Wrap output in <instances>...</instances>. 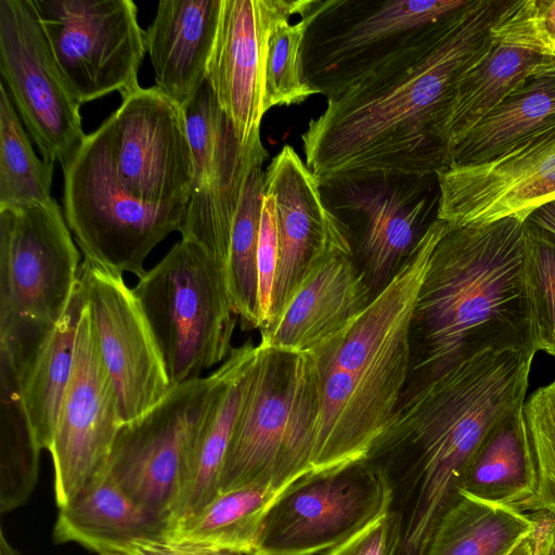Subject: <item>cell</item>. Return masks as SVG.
<instances>
[{
	"label": "cell",
	"mask_w": 555,
	"mask_h": 555,
	"mask_svg": "<svg viewBox=\"0 0 555 555\" xmlns=\"http://www.w3.org/2000/svg\"><path fill=\"white\" fill-rule=\"evenodd\" d=\"M512 1L467 0L327 96L301 134L305 163L320 185L446 168L443 128L456 85L488 53Z\"/></svg>",
	"instance_id": "obj_1"
},
{
	"label": "cell",
	"mask_w": 555,
	"mask_h": 555,
	"mask_svg": "<svg viewBox=\"0 0 555 555\" xmlns=\"http://www.w3.org/2000/svg\"><path fill=\"white\" fill-rule=\"evenodd\" d=\"M413 334L416 382L486 351L537 352L525 221L506 217L463 227L442 221Z\"/></svg>",
	"instance_id": "obj_2"
},
{
	"label": "cell",
	"mask_w": 555,
	"mask_h": 555,
	"mask_svg": "<svg viewBox=\"0 0 555 555\" xmlns=\"http://www.w3.org/2000/svg\"><path fill=\"white\" fill-rule=\"evenodd\" d=\"M441 223H430L357 317L309 352L320 396L311 470L366 457L392 417L412 370V323Z\"/></svg>",
	"instance_id": "obj_3"
},
{
	"label": "cell",
	"mask_w": 555,
	"mask_h": 555,
	"mask_svg": "<svg viewBox=\"0 0 555 555\" xmlns=\"http://www.w3.org/2000/svg\"><path fill=\"white\" fill-rule=\"evenodd\" d=\"M533 357L486 351L416 382L366 456L406 499L448 502L488 433L524 405Z\"/></svg>",
	"instance_id": "obj_4"
},
{
	"label": "cell",
	"mask_w": 555,
	"mask_h": 555,
	"mask_svg": "<svg viewBox=\"0 0 555 555\" xmlns=\"http://www.w3.org/2000/svg\"><path fill=\"white\" fill-rule=\"evenodd\" d=\"M319 409L312 356L258 344L250 387L227 451L219 492L249 485L282 492L311 472Z\"/></svg>",
	"instance_id": "obj_5"
},
{
	"label": "cell",
	"mask_w": 555,
	"mask_h": 555,
	"mask_svg": "<svg viewBox=\"0 0 555 555\" xmlns=\"http://www.w3.org/2000/svg\"><path fill=\"white\" fill-rule=\"evenodd\" d=\"M132 289L172 387L201 378L229 357L237 317L227 269L198 245L181 238Z\"/></svg>",
	"instance_id": "obj_6"
},
{
	"label": "cell",
	"mask_w": 555,
	"mask_h": 555,
	"mask_svg": "<svg viewBox=\"0 0 555 555\" xmlns=\"http://www.w3.org/2000/svg\"><path fill=\"white\" fill-rule=\"evenodd\" d=\"M467 0H315L302 47L307 81L336 93Z\"/></svg>",
	"instance_id": "obj_7"
},
{
	"label": "cell",
	"mask_w": 555,
	"mask_h": 555,
	"mask_svg": "<svg viewBox=\"0 0 555 555\" xmlns=\"http://www.w3.org/2000/svg\"><path fill=\"white\" fill-rule=\"evenodd\" d=\"M62 168L64 215L85 259L141 278L151 250L169 233L180 231L186 208L156 207L128 195L90 134Z\"/></svg>",
	"instance_id": "obj_8"
},
{
	"label": "cell",
	"mask_w": 555,
	"mask_h": 555,
	"mask_svg": "<svg viewBox=\"0 0 555 555\" xmlns=\"http://www.w3.org/2000/svg\"><path fill=\"white\" fill-rule=\"evenodd\" d=\"M90 135L128 195L156 207L186 208L194 170L184 113L156 86L122 95Z\"/></svg>",
	"instance_id": "obj_9"
},
{
	"label": "cell",
	"mask_w": 555,
	"mask_h": 555,
	"mask_svg": "<svg viewBox=\"0 0 555 555\" xmlns=\"http://www.w3.org/2000/svg\"><path fill=\"white\" fill-rule=\"evenodd\" d=\"M54 63L80 103L139 88L145 31L131 0H30Z\"/></svg>",
	"instance_id": "obj_10"
},
{
	"label": "cell",
	"mask_w": 555,
	"mask_h": 555,
	"mask_svg": "<svg viewBox=\"0 0 555 555\" xmlns=\"http://www.w3.org/2000/svg\"><path fill=\"white\" fill-rule=\"evenodd\" d=\"M367 457L311 470L286 487L262 518L251 555H317L344 542L388 507Z\"/></svg>",
	"instance_id": "obj_11"
},
{
	"label": "cell",
	"mask_w": 555,
	"mask_h": 555,
	"mask_svg": "<svg viewBox=\"0 0 555 555\" xmlns=\"http://www.w3.org/2000/svg\"><path fill=\"white\" fill-rule=\"evenodd\" d=\"M79 261L54 198L0 207V319L54 325L78 286Z\"/></svg>",
	"instance_id": "obj_12"
},
{
	"label": "cell",
	"mask_w": 555,
	"mask_h": 555,
	"mask_svg": "<svg viewBox=\"0 0 555 555\" xmlns=\"http://www.w3.org/2000/svg\"><path fill=\"white\" fill-rule=\"evenodd\" d=\"M214 382L212 372L172 387L153 409L124 423L104 465L128 496L170 522Z\"/></svg>",
	"instance_id": "obj_13"
},
{
	"label": "cell",
	"mask_w": 555,
	"mask_h": 555,
	"mask_svg": "<svg viewBox=\"0 0 555 555\" xmlns=\"http://www.w3.org/2000/svg\"><path fill=\"white\" fill-rule=\"evenodd\" d=\"M321 193L356 243L362 271L377 293L437 218L439 205L437 175L344 180L321 185Z\"/></svg>",
	"instance_id": "obj_14"
},
{
	"label": "cell",
	"mask_w": 555,
	"mask_h": 555,
	"mask_svg": "<svg viewBox=\"0 0 555 555\" xmlns=\"http://www.w3.org/2000/svg\"><path fill=\"white\" fill-rule=\"evenodd\" d=\"M0 70L42 157L63 166L86 134L30 0H0Z\"/></svg>",
	"instance_id": "obj_15"
},
{
	"label": "cell",
	"mask_w": 555,
	"mask_h": 555,
	"mask_svg": "<svg viewBox=\"0 0 555 555\" xmlns=\"http://www.w3.org/2000/svg\"><path fill=\"white\" fill-rule=\"evenodd\" d=\"M121 425L117 395L86 300L73 371L48 450L53 460L59 507L72 500L104 467Z\"/></svg>",
	"instance_id": "obj_16"
},
{
	"label": "cell",
	"mask_w": 555,
	"mask_h": 555,
	"mask_svg": "<svg viewBox=\"0 0 555 555\" xmlns=\"http://www.w3.org/2000/svg\"><path fill=\"white\" fill-rule=\"evenodd\" d=\"M437 218L453 227L525 221L555 201V122L517 142L496 157L448 166L437 173Z\"/></svg>",
	"instance_id": "obj_17"
},
{
	"label": "cell",
	"mask_w": 555,
	"mask_h": 555,
	"mask_svg": "<svg viewBox=\"0 0 555 555\" xmlns=\"http://www.w3.org/2000/svg\"><path fill=\"white\" fill-rule=\"evenodd\" d=\"M79 284L117 395L122 424L130 422L157 405L172 389L160 349L122 274L83 259Z\"/></svg>",
	"instance_id": "obj_18"
},
{
	"label": "cell",
	"mask_w": 555,
	"mask_h": 555,
	"mask_svg": "<svg viewBox=\"0 0 555 555\" xmlns=\"http://www.w3.org/2000/svg\"><path fill=\"white\" fill-rule=\"evenodd\" d=\"M264 192L275 202L279 248L269 327L315 267L333 255L354 253L319 180L292 146L284 145L269 164Z\"/></svg>",
	"instance_id": "obj_19"
},
{
	"label": "cell",
	"mask_w": 555,
	"mask_h": 555,
	"mask_svg": "<svg viewBox=\"0 0 555 555\" xmlns=\"http://www.w3.org/2000/svg\"><path fill=\"white\" fill-rule=\"evenodd\" d=\"M312 0H222L218 28L206 68L222 112L243 147L258 134L266 114L264 65L272 28Z\"/></svg>",
	"instance_id": "obj_20"
},
{
	"label": "cell",
	"mask_w": 555,
	"mask_h": 555,
	"mask_svg": "<svg viewBox=\"0 0 555 555\" xmlns=\"http://www.w3.org/2000/svg\"><path fill=\"white\" fill-rule=\"evenodd\" d=\"M354 254H336L315 267L280 317L260 331V346L309 353L345 327L374 297Z\"/></svg>",
	"instance_id": "obj_21"
},
{
	"label": "cell",
	"mask_w": 555,
	"mask_h": 555,
	"mask_svg": "<svg viewBox=\"0 0 555 555\" xmlns=\"http://www.w3.org/2000/svg\"><path fill=\"white\" fill-rule=\"evenodd\" d=\"M257 358L258 345L247 341L233 348L214 371L215 382L193 441L186 479L171 525L195 514L219 493L224 459Z\"/></svg>",
	"instance_id": "obj_22"
},
{
	"label": "cell",
	"mask_w": 555,
	"mask_h": 555,
	"mask_svg": "<svg viewBox=\"0 0 555 555\" xmlns=\"http://www.w3.org/2000/svg\"><path fill=\"white\" fill-rule=\"evenodd\" d=\"M222 0H162L145 31L156 87L182 108L206 80Z\"/></svg>",
	"instance_id": "obj_23"
},
{
	"label": "cell",
	"mask_w": 555,
	"mask_h": 555,
	"mask_svg": "<svg viewBox=\"0 0 555 555\" xmlns=\"http://www.w3.org/2000/svg\"><path fill=\"white\" fill-rule=\"evenodd\" d=\"M170 526L128 496L103 467L59 507L53 539L99 555H131L138 541L166 537Z\"/></svg>",
	"instance_id": "obj_24"
},
{
	"label": "cell",
	"mask_w": 555,
	"mask_h": 555,
	"mask_svg": "<svg viewBox=\"0 0 555 555\" xmlns=\"http://www.w3.org/2000/svg\"><path fill=\"white\" fill-rule=\"evenodd\" d=\"M488 53L459 80L443 128L447 153L508 94L552 64L553 57L492 33Z\"/></svg>",
	"instance_id": "obj_25"
},
{
	"label": "cell",
	"mask_w": 555,
	"mask_h": 555,
	"mask_svg": "<svg viewBox=\"0 0 555 555\" xmlns=\"http://www.w3.org/2000/svg\"><path fill=\"white\" fill-rule=\"evenodd\" d=\"M86 306L78 283L62 318L28 356L20 372L23 404L39 447L49 450L57 413L73 371L78 326Z\"/></svg>",
	"instance_id": "obj_26"
},
{
	"label": "cell",
	"mask_w": 555,
	"mask_h": 555,
	"mask_svg": "<svg viewBox=\"0 0 555 555\" xmlns=\"http://www.w3.org/2000/svg\"><path fill=\"white\" fill-rule=\"evenodd\" d=\"M522 406L485 437L459 485L460 493L517 508L534 494L537 469Z\"/></svg>",
	"instance_id": "obj_27"
},
{
	"label": "cell",
	"mask_w": 555,
	"mask_h": 555,
	"mask_svg": "<svg viewBox=\"0 0 555 555\" xmlns=\"http://www.w3.org/2000/svg\"><path fill=\"white\" fill-rule=\"evenodd\" d=\"M554 122L555 77L533 76L508 94L449 152L448 166L492 159Z\"/></svg>",
	"instance_id": "obj_28"
},
{
	"label": "cell",
	"mask_w": 555,
	"mask_h": 555,
	"mask_svg": "<svg viewBox=\"0 0 555 555\" xmlns=\"http://www.w3.org/2000/svg\"><path fill=\"white\" fill-rule=\"evenodd\" d=\"M535 524L532 514L515 506L460 493L436 528L425 555H508L532 535Z\"/></svg>",
	"instance_id": "obj_29"
},
{
	"label": "cell",
	"mask_w": 555,
	"mask_h": 555,
	"mask_svg": "<svg viewBox=\"0 0 555 555\" xmlns=\"http://www.w3.org/2000/svg\"><path fill=\"white\" fill-rule=\"evenodd\" d=\"M280 493L260 485L219 492L195 514L172 524L166 537L251 555L264 513Z\"/></svg>",
	"instance_id": "obj_30"
},
{
	"label": "cell",
	"mask_w": 555,
	"mask_h": 555,
	"mask_svg": "<svg viewBox=\"0 0 555 555\" xmlns=\"http://www.w3.org/2000/svg\"><path fill=\"white\" fill-rule=\"evenodd\" d=\"M268 152L259 140L246 170L233 218L227 266L233 311L245 330L260 328L258 243Z\"/></svg>",
	"instance_id": "obj_31"
},
{
	"label": "cell",
	"mask_w": 555,
	"mask_h": 555,
	"mask_svg": "<svg viewBox=\"0 0 555 555\" xmlns=\"http://www.w3.org/2000/svg\"><path fill=\"white\" fill-rule=\"evenodd\" d=\"M0 511L26 503L38 479L42 450L27 417L16 364L0 353Z\"/></svg>",
	"instance_id": "obj_32"
},
{
	"label": "cell",
	"mask_w": 555,
	"mask_h": 555,
	"mask_svg": "<svg viewBox=\"0 0 555 555\" xmlns=\"http://www.w3.org/2000/svg\"><path fill=\"white\" fill-rule=\"evenodd\" d=\"M54 163L39 159L0 83V207L51 198Z\"/></svg>",
	"instance_id": "obj_33"
},
{
	"label": "cell",
	"mask_w": 555,
	"mask_h": 555,
	"mask_svg": "<svg viewBox=\"0 0 555 555\" xmlns=\"http://www.w3.org/2000/svg\"><path fill=\"white\" fill-rule=\"evenodd\" d=\"M314 2L311 1L298 22L284 18L270 31L264 65L266 113L271 107L299 104L320 93L307 81L302 66V47L313 17Z\"/></svg>",
	"instance_id": "obj_34"
},
{
	"label": "cell",
	"mask_w": 555,
	"mask_h": 555,
	"mask_svg": "<svg viewBox=\"0 0 555 555\" xmlns=\"http://www.w3.org/2000/svg\"><path fill=\"white\" fill-rule=\"evenodd\" d=\"M522 414L535 463L537 488L518 509L547 513L555 518V380L530 396Z\"/></svg>",
	"instance_id": "obj_35"
},
{
	"label": "cell",
	"mask_w": 555,
	"mask_h": 555,
	"mask_svg": "<svg viewBox=\"0 0 555 555\" xmlns=\"http://www.w3.org/2000/svg\"><path fill=\"white\" fill-rule=\"evenodd\" d=\"M526 230L535 347L555 357V246Z\"/></svg>",
	"instance_id": "obj_36"
},
{
	"label": "cell",
	"mask_w": 555,
	"mask_h": 555,
	"mask_svg": "<svg viewBox=\"0 0 555 555\" xmlns=\"http://www.w3.org/2000/svg\"><path fill=\"white\" fill-rule=\"evenodd\" d=\"M278 225L275 202L271 194L264 192L259 243H258V279L260 328H266L270 320L272 288L278 267Z\"/></svg>",
	"instance_id": "obj_37"
},
{
	"label": "cell",
	"mask_w": 555,
	"mask_h": 555,
	"mask_svg": "<svg viewBox=\"0 0 555 555\" xmlns=\"http://www.w3.org/2000/svg\"><path fill=\"white\" fill-rule=\"evenodd\" d=\"M395 527L387 509L357 533L322 555H392Z\"/></svg>",
	"instance_id": "obj_38"
},
{
	"label": "cell",
	"mask_w": 555,
	"mask_h": 555,
	"mask_svg": "<svg viewBox=\"0 0 555 555\" xmlns=\"http://www.w3.org/2000/svg\"><path fill=\"white\" fill-rule=\"evenodd\" d=\"M131 555H235L205 545L167 537L138 541Z\"/></svg>",
	"instance_id": "obj_39"
},
{
	"label": "cell",
	"mask_w": 555,
	"mask_h": 555,
	"mask_svg": "<svg viewBox=\"0 0 555 555\" xmlns=\"http://www.w3.org/2000/svg\"><path fill=\"white\" fill-rule=\"evenodd\" d=\"M525 224L535 235L555 246V201L533 210Z\"/></svg>",
	"instance_id": "obj_40"
},
{
	"label": "cell",
	"mask_w": 555,
	"mask_h": 555,
	"mask_svg": "<svg viewBox=\"0 0 555 555\" xmlns=\"http://www.w3.org/2000/svg\"><path fill=\"white\" fill-rule=\"evenodd\" d=\"M532 515L537 521L532 534L533 548L537 555H555V518L547 513Z\"/></svg>",
	"instance_id": "obj_41"
},
{
	"label": "cell",
	"mask_w": 555,
	"mask_h": 555,
	"mask_svg": "<svg viewBox=\"0 0 555 555\" xmlns=\"http://www.w3.org/2000/svg\"><path fill=\"white\" fill-rule=\"evenodd\" d=\"M508 555H533L532 535L524 539L520 543H518Z\"/></svg>",
	"instance_id": "obj_42"
},
{
	"label": "cell",
	"mask_w": 555,
	"mask_h": 555,
	"mask_svg": "<svg viewBox=\"0 0 555 555\" xmlns=\"http://www.w3.org/2000/svg\"><path fill=\"white\" fill-rule=\"evenodd\" d=\"M0 555H17L16 551L7 541L3 532H1Z\"/></svg>",
	"instance_id": "obj_43"
},
{
	"label": "cell",
	"mask_w": 555,
	"mask_h": 555,
	"mask_svg": "<svg viewBox=\"0 0 555 555\" xmlns=\"http://www.w3.org/2000/svg\"><path fill=\"white\" fill-rule=\"evenodd\" d=\"M539 75H547L555 77V59H553L552 64L543 69Z\"/></svg>",
	"instance_id": "obj_44"
},
{
	"label": "cell",
	"mask_w": 555,
	"mask_h": 555,
	"mask_svg": "<svg viewBox=\"0 0 555 555\" xmlns=\"http://www.w3.org/2000/svg\"><path fill=\"white\" fill-rule=\"evenodd\" d=\"M533 555H537V553H535L534 548H533Z\"/></svg>",
	"instance_id": "obj_45"
}]
</instances>
